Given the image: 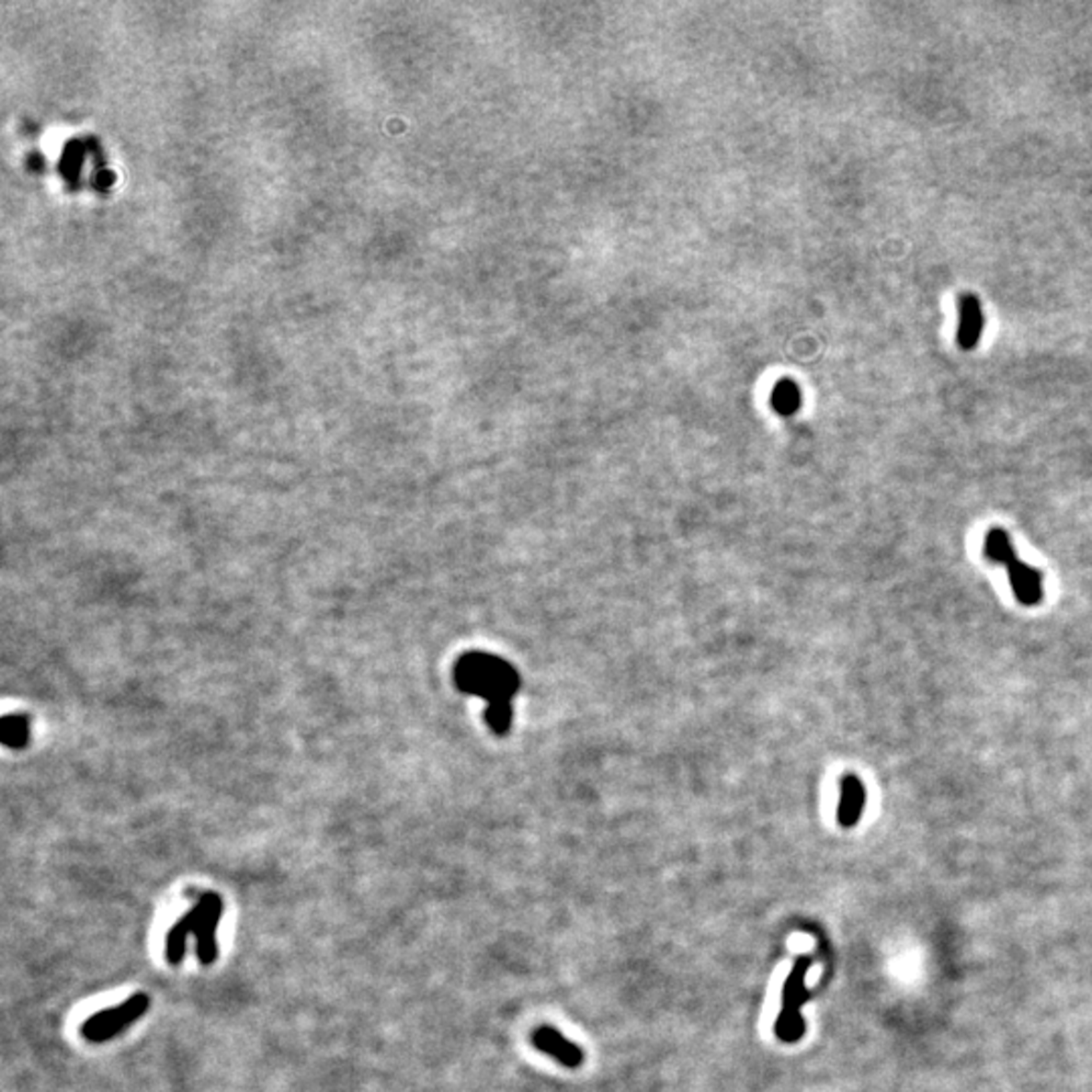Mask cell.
Masks as SVG:
<instances>
[{
	"mask_svg": "<svg viewBox=\"0 0 1092 1092\" xmlns=\"http://www.w3.org/2000/svg\"><path fill=\"white\" fill-rule=\"evenodd\" d=\"M455 684L460 690L482 696L485 700H512L520 688V674L514 667L488 654H465L455 665Z\"/></svg>",
	"mask_w": 1092,
	"mask_h": 1092,
	"instance_id": "obj_1",
	"label": "cell"
},
{
	"mask_svg": "<svg viewBox=\"0 0 1092 1092\" xmlns=\"http://www.w3.org/2000/svg\"><path fill=\"white\" fill-rule=\"evenodd\" d=\"M809 967H812V959L799 957L783 985L781 1011H779L775 1021V1036L785 1041V1044H795V1041L802 1040V1036L805 1034L802 1007L809 995L805 989V975Z\"/></svg>",
	"mask_w": 1092,
	"mask_h": 1092,
	"instance_id": "obj_2",
	"label": "cell"
},
{
	"mask_svg": "<svg viewBox=\"0 0 1092 1092\" xmlns=\"http://www.w3.org/2000/svg\"><path fill=\"white\" fill-rule=\"evenodd\" d=\"M150 1007V997L144 994H136L128 997L124 1004L118 1007H109L97 1014L89 1016L84 1026H81V1036L89 1041H108L118 1036L121 1029L134 1024V1021L146 1014Z\"/></svg>",
	"mask_w": 1092,
	"mask_h": 1092,
	"instance_id": "obj_3",
	"label": "cell"
},
{
	"mask_svg": "<svg viewBox=\"0 0 1092 1092\" xmlns=\"http://www.w3.org/2000/svg\"><path fill=\"white\" fill-rule=\"evenodd\" d=\"M199 928H197V957L202 965L215 963L219 947H217V928L222 915V900L215 893H205L199 898Z\"/></svg>",
	"mask_w": 1092,
	"mask_h": 1092,
	"instance_id": "obj_4",
	"label": "cell"
},
{
	"mask_svg": "<svg viewBox=\"0 0 1092 1092\" xmlns=\"http://www.w3.org/2000/svg\"><path fill=\"white\" fill-rule=\"evenodd\" d=\"M530 1041L536 1050H540L542 1054L551 1056L566 1068H579L585 1060V1052L574 1041L566 1040L556 1028H536L530 1034Z\"/></svg>",
	"mask_w": 1092,
	"mask_h": 1092,
	"instance_id": "obj_5",
	"label": "cell"
},
{
	"mask_svg": "<svg viewBox=\"0 0 1092 1092\" xmlns=\"http://www.w3.org/2000/svg\"><path fill=\"white\" fill-rule=\"evenodd\" d=\"M866 803V789L856 775H846L839 785V805L837 822L844 827H852L859 817Z\"/></svg>",
	"mask_w": 1092,
	"mask_h": 1092,
	"instance_id": "obj_6",
	"label": "cell"
},
{
	"mask_svg": "<svg viewBox=\"0 0 1092 1092\" xmlns=\"http://www.w3.org/2000/svg\"><path fill=\"white\" fill-rule=\"evenodd\" d=\"M1009 583L1021 605H1036L1041 599V574L1034 566L1016 559L1007 564Z\"/></svg>",
	"mask_w": 1092,
	"mask_h": 1092,
	"instance_id": "obj_7",
	"label": "cell"
},
{
	"mask_svg": "<svg viewBox=\"0 0 1092 1092\" xmlns=\"http://www.w3.org/2000/svg\"><path fill=\"white\" fill-rule=\"evenodd\" d=\"M199 918H200V910H199V904H195L185 916L176 920L175 927L170 928L168 938H166V959L170 965H178L180 961L185 959L187 940L190 935H197Z\"/></svg>",
	"mask_w": 1092,
	"mask_h": 1092,
	"instance_id": "obj_8",
	"label": "cell"
},
{
	"mask_svg": "<svg viewBox=\"0 0 1092 1092\" xmlns=\"http://www.w3.org/2000/svg\"><path fill=\"white\" fill-rule=\"evenodd\" d=\"M981 328H984V316H981V306L977 298L963 296L959 300V330L957 338L963 348H973Z\"/></svg>",
	"mask_w": 1092,
	"mask_h": 1092,
	"instance_id": "obj_9",
	"label": "cell"
},
{
	"mask_svg": "<svg viewBox=\"0 0 1092 1092\" xmlns=\"http://www.w3.org/2000/svg\"><path fill=\"white\" fill-rule=\"evenodd\" d=\"M984 549H985V556H987L989 561L999 563V564H1004V566H1007L1009 563H1014L1018 559L1016 552H1014V546H1011L1009 536H1007L1006 530H999V529L991 530L987 534Z\"/></svg>",
	"mask_w": 1092,
	"mask_h": 1092,
	"instance_id": "obj_10",
	"label": "cell"
},
{
	"mask_svg": "<svg viewBox=\"0 0 1092 1092\" xmlns=\"http://www.w3.org/2000/svg\"><path fill=\"white\" fill-rule=\"evenodd\" d=\"M28 728L25 714H6L3 718V745L6 748H25L30 734Z\"/></svg>",
	"mask_w": 1092,
	"mask_h": 1092,
	"instance_id": "obj_11",
	"label": "cell"
},
{
	"mask_svg": "<svg viewBox=\"0 0 1092 1092\" xmlns=\"http://www.w3.org/2000/svg\"><path fill=\"white\" fill-rule=\"evenodd\" d=\"M485 721L494 733H508L512 724V702L510 700H490L485 708Z\"/></svg>",
	"mask_w": 1092,
	"mask_h": 1092,
	"instance_id": "obj_12",
	"label": "cell"
},
{
	"mask_svg": "<svg viewBox=\"0 0 1092 1092\" xmlns=\"http://www.w3.org/2000/svg\"><path fill=\"white\" fill-rule=\"evenodd\" d=\"M773 403L777 411L781 413H793L799 404V391L793 382H781L775 391V397Z\"/></svg>",
	"mask_w": 1092,
	"mask_h": 1092,
	"instance_id": "obj_13",
	"label": "cell"
}]
</instances>
